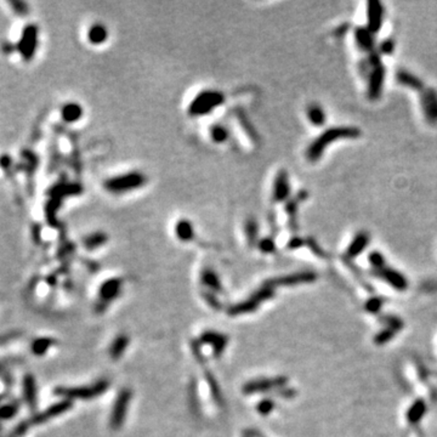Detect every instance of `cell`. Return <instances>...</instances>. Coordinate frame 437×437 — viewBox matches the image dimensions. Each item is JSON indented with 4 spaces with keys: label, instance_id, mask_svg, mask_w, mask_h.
<instances>
[{
    "label": "cell",
    "instance_id": "ab89813d",
    "mask_svg": "<svg viewBox=\"0 0 437 437\" xmlns=\"http://www.w3.org/2000/svg\"><path fill=\"white\" fill-rule=\"evenodd\" d=\"M203 298L205 299L208 305H210L213 308H215V310H220V308H221V304H220L214 293H212V292H204V293H203Z\"/></svg>",
    "mask_w": 437,
    "mask_h": 437
},
{
    "label": "cell",
    "instance_id": "8d00e7d4",
    "mask_svg": "<svg viewBox=\"0 0 437 437\" xmlns=\"http://www.w3.org/2000/svg\"><path fill=\"white\" fill-rule=\"evenodd\" d=\"M79 116L80 108L79 106H77V105H71V106H67V108H66L65 118L67 120H74L77 119V118H79Z\"/></svg>",
    "mask_w": 437,
    "mask_h": 437
},
{
    "label": "cell",
    "instance_id": "e0dca14e",
    "mask_svg": "<svg viewBox=\"0 0 437 437\" xmlns=\"http://www.w3.org/2000/svg\"><path fill=\"white\" fill-rule=\"evenodd\" d=\"M289 195H290V186H289L288 174L284 170H282L278 173L275 180L274 199L276 202H282V200L287 199Z\"/></svg>",
    "mask_w": 437,
    "mask_h": 437
},
{
    "label": "cell",
    "instance_id": "7dc6e473",
    "mask_svg": "<svg viewBox=\"0 0 437 437\" xmlns=\"http://www.w3.org/2000/svg\"><path fill=\"white\" fill-rule=\"evenodd\" d=\"M252 435L253 437H265L264 435H261V433H259L258 431H254V430H252Z\"/></svg>",
    "mask_w": 437,
    "mask_h": 437
},
{
    "label": "cell",
    "instance_id": "7a4b0ae2",
    "mask_svg": "<svg viewBox=\"0 0 437 437\" xmlns=\"http://www.w3.org/2000/svg\"><path fill=\"white\" fill-rule=\"evenodd\" d=\"M110 387L108 380H98L97 383L90 386L81 387H57L55 390V395L64 397L66 400H93L95 397L102 395L105 391Z\"/></svg>",
    "mask_w": 437,
    "mask_h": 437
},
{
    "label": "cell",
    "instance_id": "e575fe53",
    "mask_svg": "<svg viewBox=\"0 0 437 437\" xmlns=\"http://www.w3.org/2000/svg\"><path fill=\"white\" fill-rule=\"evenodd\" d=\"M191 349H192L193 355H195V358L197 361H198V363L202 364V366H204L205 357H204V355H203L202 350H200V341L199 340H192Z\"/></svg>",
    "mask_w": 437,
    "mask_h": 437
},
{
    "label": "cell",
    "instance_id": "5b68a950",
    "mask_svg": "<svg viewBox=\"0 0 437 437\" xmlns=\"http://www.w3.org/2000/svg\"><path fill=\"white\" fill-rule=\"evenodd\" d=\"M222 100L223 96L218 91H203L196 97V100H193L190 111L196 116L209 113L210 111L216 108V106H219L222 102Z\"/></svg>",
    "mask_w": 437,
    "mask_h": 437
},
{
    "label": "cell",
    "instance_id": "7402d4cb",
    "mask_svg": "<svg viewBox=\"0 0 437 437\" xmlns=\"http://www.w3.org/2000/svg\"><path fill=\"white\" fill-rule=\"evenodd\" d=\"M306 116H307V119L310 120L315 127L323 126L327 119L323 108H322L320 105H316V103H312L307 107Z\"/></svg>",
    "mask_w": 437,
    "mask_h": 437
},
{
    "label": "cell",
    "instance_id": "74e56055",
    "mask_svg": "<svg viewBox=\"0 0 437 437\" xmlns=\"http://www.w3.org/2000/svg\"><path fill=\"white\" fill-rule=\"evenodd\" d=\"M367 61L372 68H376L378 66H382V54H380L379 50H373L372 52H369V55H368Z\"/></svg>",
    "mask_w": 437,
    "mask_h": 437
},
{
    "label": "cell",
    "instance_id": "ffe728a7",
    "mask_svg": "<svg viewBox=\"0 0 437 437\" xmlns=\"http://www.w3.org/2000/svg\"><path fill=\"white\" fill-rule=\"evenodd\" d=\"M259 306H260V304H259L255 299H253L251 297L248 300L233 305V306L228 308L227 312L228 315H231V316H238V315H245V314H251V312H254Z\"/></svg>",
    "mask_w": 437,
    "mask_h": 437
},
{
    "label": "cell",
    "instance_id": "f546056e",
    "mask_svg": "<svg viewBox=\"0 0 437 437\" xmlns=\"http://www.w3.org/2000/svg\"><path fill=\"white\" fill-rule=\"evenodd\" d=\"M397 333L396 330L391 329V328H386V329H384L383 331H380L379 334H377V337L374 338V341H376V344L378 345H383L387 343V341H390L392 339L393 337H395V334Z\"/></svg>",
    "mask_w": 437,
    "mask_h": 437
},
{
    "label": "cell",
    "instance_id": "d590c367",
    "mask_svg": "<svg viewBox=\"0 0 437 437\" xmlns=\"http://www.w3.org/2000/svg\"><path fill=\"white\" fill-rule=\"evenodd\" d=\"M383 304H384V300L382 298H373L367 301L366 310L368 312H372V314H377V312L382 308Z\"/></svg>",
    "mask_w": 437,
    "mask_h": 437
},
{
    "label": "cell",
    "instance_id": "1f68e13d",
    "mask_svg": "<svg viewBox=\"0 0 437 437\" xmlns=\"http://www.w3.org/2000/svg\"><path fill=\"white\" fill-rule=\"evenodd\" d=\"M212 137L213 140L216 141V142H223V141L227 140L228 137L227 130L221 126H215L212 129Z\"/></svg>",
    "mask_w": 437,
    "mask_h": 437
},
{
    "label": "cell",
    "instance_id": "836d02e7",
    "mask_svg": "<svg viewBox=\"0 0 437 437\" xmlns=\"http://www.w3.org/2000/svg\"><path fill=\"white\" fill-rule=\"evenodd\" d=\"M378 50H379L380 54H384V55L392 54L393 50H395V40L391 38L385 39V40L380 43V47Z\"/></svg>",
    "mask_w": 437,
    "mask_h": 437
},
{
    "label": "cell",
    "instance_id": "5bb4252c",
    "mask_svg": "<svg viewBox=\"0 0 437 437\" xmlns=\"http://www.w3.org/2000/svg\"><path fill=\"white\" fill-rule=\"evenodd\" d=\"M200 344H208L213 347V355L216 358L221 357V355L225 351L226 346H227L228 338L226 335L216 333V331L206 330L200 335Z\"/></svg>",
    "mask_w": 437,
    "mask_h": 437
},
{
    "label": "cell",
    "instance_id": "7bdbcfd3",
    "mask_svg": "<svg viewBox=\"0 0 437 437\" xmlns=\"http://www.w3.org/2000/svg\"><path fill=\"white\" fill-rule=\"evenodd\" d=\"M307 244L312 249V251H314L315 254H317L318 256H323V258H324V256H326V254H324V252H323V249H322L321 246L317 244V242L315 241L314 238H308L307 239Z\"/></svg>",
    "mask_w": 437,
    "mask_h": 437
},
{
    "label": "cell",
    "instance_id": "603a6c76",
    "mask_svg": "<svg viewBox=\"0 0 437 437\" xmlns=\"http://www.w3.org/2000/svg\"><path fill=\"white\" fill-rule=\"evenodd\" d=\"M426 413V403L423 400H417L415 402L410 406V408L407 412V420L410 424L419 423L424 414Z\"/></svg>",
    "mask_w": 437,
    "mask_h": 437
},
{
    "label": "cell",
    "instance_id": "c3c4849f",
    "mask_svg": "<svg viewBox=\"0 0 437 437\" xmlns=\"http://www.w3.org/2000/svg\"><path fill=\"white\" fill-rule=\"evenodd\" d=\"M243 437H253L252 430H246V431H244V436Z\"/></svg>",
    "mask_w": 437,
    "mask_h": 437
},
{
    "label": "cell",
    "instance_id": "ba28073f",
    "mask_svg": "<svg viewBox=\"0 0 437 437\" xmlns=\"http://www.w3.org/2000/svg\"><path fill=\"white\" fill-rule=\"evenodd\" d=\"M420 106L425 120L437 124V91L433 88H425L420 93Z\"/></svg>",
    "mask_w": 437,
    "mask_h": 437
},
{
    "label": "cell",
    "instance_id": "83f0119b",
    "mask_svg": "<svg viewBox=\"0 0 437 437\" xmlns=\"http://www.w3.org/2000/svg\"><path fill=\"white\" fill-rule=\"evenodd\" d=\"M56 341L54 339H49V338H40L37 339L34 343L32 344V351L33 353L37 355V356H41L47 351L50 349L52 345H55Z\"/></svg>",
    "mask_w": 437,
    "mask_h": 437
},
{
    "label": "cell",
    "instance_id": "ac0fdd59",
    "mask_svg": "<svg viewBox=\"0 0 437 437\" xmlns=\"http://www.w3.org/2000/svg\"><path fill=\"white\" fill-rule=\"evenodd\" d=\"M396 80L399 81L401 85H403V87L412 89V90L415 91H422L425 89V85H424V81L420 79L419 77H417L415 74H413L412 72L406 71V70H400L396 73Z\"/></svg>",
    "mask_w": 437,
    "mask_h": 437
},
{
    "label": "cell",
    "instance_id": "b9f144b4",
    "mask_svg": "<svg viewBox=\"0 0 437 437\" xmlns=\"http://www.w3.org/2000/svg\"><path fill=\"white\" fill-rule=\"evenodd\" d=\"M349 29H350V24H347V22H344V24H341L340 26H338V27L334 29L333 35H334V37H338V38L343 37V35L346 34Z\"/></svg>",
    "mask_w": 437,
    "mask_h": 437
},
{
    "label": "cell",
    "instance_id": "3957f363",
    "mask_svg": "<svg viewBox=\"0 0 437 437\" xmlns=\"http://www.w3.org/2000/svg\"><path fill=\"white\" fill-rule=\"evenodd\" d=\"M144 176L140 173H129L124 174L121 176H116L113 179H110L105 183V187L110 192L113 193H123L131 191V190L139 189L144 183Z\"/></svg>",
    "mask_w": 437,
    "mask_h": 437
},
{
    "label": "cell",
    "instance_id": "6da1fadb",
    "mask_svg": "<svg viewBox=\"0 0 437 437\" xmlns=\"http://www.w3.org/2000/svg\"><path fill=\"white\" fill-rule=\"evenodd\" d=\"M362 131L356 127H333L321 134L316 140L307 147L306 157L310 162H317L323 156L328 144L338 140H352L358 139Z\"/></svg>",
    "mask_w": 437,
    "mask_h": 437
},
{
    "label": "cell",
    "instance_id": "9c48e42d",
    "mask_svg": "<svg viewBox=\"0 0 437 437\" xmlns=\"http://www.w3.org/2000/svg\"><path fill=\"white\" fill-rule=\"evenodd\" d=\"M385 9L379 0H369L367 3V28L374 34L380 32L384 24Z\"/></svg>",
    "mask_w": 437,
    "mask_h": 437
},
{
    "label": "cell",
    "instance_id": "f6af8a7d",
    "mask_svg": "<svg viewBox=\"0 0 437 437\" xmlns=\"http://www.w3.org/2000/svg\"><path fill=\"white\" fill-rule=\"evenodd\" d=\"M246 232H248V238H249V242H251V244H254L255 238H256V225L254 222L248 223Z\"/></svg>",
    "mask_w": 437,
    "mask_h": 437
},
{
    "label": "cell",
    "instance_id": "60d3db41",
    "mask_svg": "<svg viewBox=\"0 0 437 437\" xmlns=\"http://www.w3.org/2000/svg\"><path fill=\"white\" fill-rule=\"evenodd\" d=\"M259 246H260V249L262 252L272 253L275 251V242H274V239L266 238V239H264V241H261Z\"/></svg>",
    "mask_w": 437,
    "mask_h": 437
},
{
    "label": "cell",
    "instance_id": "2e32d148",
    "mask_svg": "<svg viewBox=\"0 0 437 437\" xmlns=\"http://www.w3.org/2000/svg\"><path fill=\"white\" fill-rule=\"evenodd\" d=\"M370 237L367 232L361 231L355 236L352 241H351L350 245L347 246L346 251V258L347 259H355L358 255L362 254V252L367 248V245L369 244Z\"/></svg>",
    "mask_w": 437,
    "mask_h": 437
},
{
    "label": "cell",
    "instance_id": "cb8c5ba5",
    "mask_svg": "<svg viewBox=\"0 0 437 437\" xmlns=\"http://www.w3.org/2000/svg\"><path fill=\"white\" fill-rule=\"evenodd\" d=\"M89 41L93 43V44H102L103 41H106V39L108 37V32L106 27H105L103 25L101 24H95L94 26H91L90 29H89Z\"/></svg>",
    "mask_w": 437,
    "mask_h": 437
},
{
    "label": "cell",
    "instance_id": "d6a6232c",
    "mask_svg": "<svg viewBox=\"0 0 437 437\" xmlns=\"http://www.w3.org/2000/svg\"><path fill=\"white\" fill-rule=\"evenodd\" d=\"M105 241H106V236L101 235V233H97V235L91 236V237H89L87 241H85V245L88 246V248L93 249L96 248V246L102 245Z\"/></svg>",
    "mask_w": 437,
    "mask_h": 437
},
{
    "label": "cell",
    "instance_id": "52a82bcc",
    "mask_svg": "<svg viewBox=\"0 0 437 437\" xmlns=\"http://www.w3.org/2000/svg\"><path fill=\"white\" fill-rule=\"evenodd\" d=\"M288 379L285 377H276L270 379L252 380L243 386L242 391L245 395H253L258 392H267V391H277L287 385Z\"/></svg>",
    "mask_w": 437,
    "mask_h": 437
},
{
    "label": "cell",
    "instance_id": "f1b7e54d",
    "mask_svg": "<svg viewBox=\"0 0 437 437\" xmlns=\"http://www.w3.org/2000/svg\"><path fill=\"white\" fill-rule=\"evenodd\" d=\"M368 260H369L370 265L373 266V270H380V268L386 266L385 258H384V255L380 252L370 253V254L368 255Z\"/></svg>",
    "mask_w": 437,
    "mask_h": 437
},
{
    "label": "cell",
    "instance_id": "4fadbf2b",
    "mask_svg": "<svg viewBox=\"0 0 437 437\" xmlns=\"http://www.w3.org/2000/svg\"><path fill=\"white\" fill-rule=\"evenodd\" d=\"M72 408V401L70 400H64L61 401V402L55 403V405H52L49 407L48 409H45L44 412L37 414V415H34L31 419V422L29 423V425L31 424H43L45 422H48V420H50L52 418H55V417L61 415V414H64L67 412V410H70Z\"/></svg>",
    "mask_w": 437,
    "mask_h": 437
},
{
    "label": "cell",
    "instance_id": "d6986e66",
    "mask_svg": "<svg viewBox=\"0 0 437 437\" xmlns=\"http://www.w3.org/2000/svg\"><path fill=\"white\" fill-rule=\"evenodd\" d=\"M24 395L28 406L34 409L37 407V385L32 374H27L24 379Z\"/></svg>",
    "mask_w": 437,
    "mask_h": 437
},
{
    "label": "cell",
    "instance_id": "4316f807",
    "mask_svg": "<svg viewBox=\"0 0 437 437\" xmlns=\"http://www.w3.org/2000/svg\"><path fill=\"white\" fill-rule=\"evenodd\" d=\"M176 236L181 241H191L193 238V227L187 220H180L176 225Z\"/></svg>",
    "mask_w": 437,
    "mask_h": 437
},
{
    "label": "cell",
    "instance_id": "7c38bea8",
    "mask_svg": "<svg viewBox=\"0 0 437 437\" xmlns=\"http://www.w3.org/2000/svg\"><path fill=\"white\" fill-rule=\"evenodd\" d=\"M372 274L377 276V277L384 279L387 284H390L391 287L395 289H399V290H405L408 287V281H407L405 276L401 274L400 271L393 270V268L387 267V266L380 268V270H373Z\"/></svg>",
    "mask_w": 437,
    "mask_h": 437
},
{
    "label": "cell",
    "instance_id": "f35d334b",
    "mask_svg": "<svg viewBox=\"0 0 437 437\" xmlns=\"http://www.w3.org/2000/svg\"><path fill=\"white\" fill-rule=\"evenodd\" d=\"M16 412H17V407L15 405L4 406L0 409V419H10L15 415Z\"/></svg>",
    "mask_w": 437,
    "mask_h": 437
},
{
    "label": "cell",
    "instance_id": "bcb514c9",
    "mask_svg": "<svg viewBox=\"0 0 437 437\" xmlns=\"http://www.w3.org/2000/svg\"><path fill=\"white\" fill-rule=\"evenodd\" d=\"M302 244H304V241H302L301 238H293V239H290V242H289V244H288V246L289 248H293V249H295V248H299V246H301Z\"/></svg>",
    "mask_w": 437,
    "mask_h": 437
},
{
    "label": "cell",
    "instance_id": "484cf974",
    "mask_svg": "<svg viewBox=\"0 0 437 437\" xmlns=\"http://www.w3.org/2000/svg\"><path fill=\"white\" fill-rule=\"evenodd\" d=\"M202 283L206 285V287L212 289L210 292H221L222 287L220 283V279L212 270H204L202 272Z\"/></svg>",
    "mask_w": 437,
    "mask_h": 437
},
{
    "label": "cell",
    "instance_id": "30bf717a",
    "mask_svg": "<svg viewBox=\"0 0 437 437\" xmlns=\"http://www.w3.org/2000/svg\"><path fill=\"white\" fill-rule=\"evenodd\" d=\"M385 67L384 66H378L370 71V74L368 75V88H367V96L369 100L376 101L382 96L384 81H385Z\"/></svg>",
    "mask_w": 437,
    "mask_h": 437
},
{
    "label": "cell",
    "instance_id": "44dd1931",
    "mask_svg": "<svg viewBox=\"0 0 437 437\" xmlns=\"http://www.w3.org/2000/svg\"><path fill=\"white\" fill-rule=\"evenodd\" d=\"M128 345H129V337L126 334L118 335L110 347V356L112 360L117 361L124 353Z\"/></svg>",
    "mask_w": 437,
    "mask_h": 437
},
{
    "label": "cell",
    "instance_id": "8fae6325",
    "mask_svg": "<svg viewBox=\"0 0 437 437\" xmlns=\"http://www.w3.org/2000/svg\"><path fill=\"white\" fill-rule=\"evenodd\" d=\"M317 279V275L315 272L311 271H305V272H299V274L294 275H288L284 277H279L271 279V281L266 282V285H270V287H277V285H298V284H305V283H312Z\"/></svg>",
    "mask_w": 437,
    "mask_h": 437
},
{
    "label": "cell",
    "instance_id": "9a60e30c",
    "mask_svg": "<svg viewBox=\"0 0 437 437\" xmlns=\"http://www.w3.org/2000/svg\"><path fill=\"white\" fill-rule=\"evenodd\" d=\"M355 40L357 47L362 51H367L368 54L376 50V34L366 27H357L355 29Z\"/></svg>",
    "mask_w": 437,
    "mask_h": 437
},
{
    "label": "cell",
    "instance_id": "8992f818",
    "mask_svg": "<svg viewBox=\"0 0 437 437\" xmlns=\"http://www.w3.org/2000/svg\"><path fill=\"white\" fill-rule=\"evenodd\" d=\"M131 400V391L129 389H123L118 393L116 402L113 405V409L111 413L110 425L113 430H119L123 425L126 415L128 413V407H129Z\"/></svg>",
    "mask_w": 437,
    "mask_h": 437
},
{
    "label": "cell",
    "instance_id": "4dcf8cb0",
    "mask_svg": "<svg viewBox=\"0 0 437 437\" xmlns=\"http://www.w3.org/2000/svg\"><path fill=\"white\" fill-rule=\"evenodd\" d=\"M275 409V402L270 399L262 400L256 406V410L261 414V415H268L272 410Z\"/></svg>",
    "mask_w": 437,
    "mask_h": 437
},
{
    "label": "cell",
    "instance_id": "277c9868",
    "mask_svg": "<svg viewBox=\"0 0 437 437\" xmlns=\"http://www.w3.org/2000/svg\"><path fill=\"white\" fill-rule=\"evenodd\" d=\"M121 285L123 281L120 278H112L105 282L100 288V294H98V302L95 307L97 314H102L107 310L108 305L111 304L114 299L119 297L121 292Z\"/></svg>",
    "mask_w": 437,
    "mask_h": 437
},
{
    "label": "cell",
    "instance_id": "ee69618b",
    "mask_svg": "<svg viewBox=\"0 0 437 437\" xmlns=\"http://www.w3.org/2000/svg\"><path fill=\"white\" fill-rule=\"evenodd\" d=\"M190 397H191L192 409H195L196 412H198L199 406H198V400H197V390H196V385L193 386V383L191 385V390H190Z\"/></svg>",
    "mask_w": 437,
    "mask_h": 437
},
{
    "label": "cell",
    "instance_id": "d4e9b609",
    "mask_svg": "<svg viewBox=\"0 0 437 437\" xmlns=\"http://www.w3.org/2000/svg\"><path fill=\"white\" fill-rule=\"evenodd\" d=\"M205 378H206V383H208V385L210 387V392H212L213 399L216 402V405H219L220 407H222L223 405V399H222V392L221 390H220V386L218 382H216L214 374L210 373L209 370H206L205 372Z\"/></svg>",
    "mask_w": 437,
    "mask_h": 437
}]
</instances>
